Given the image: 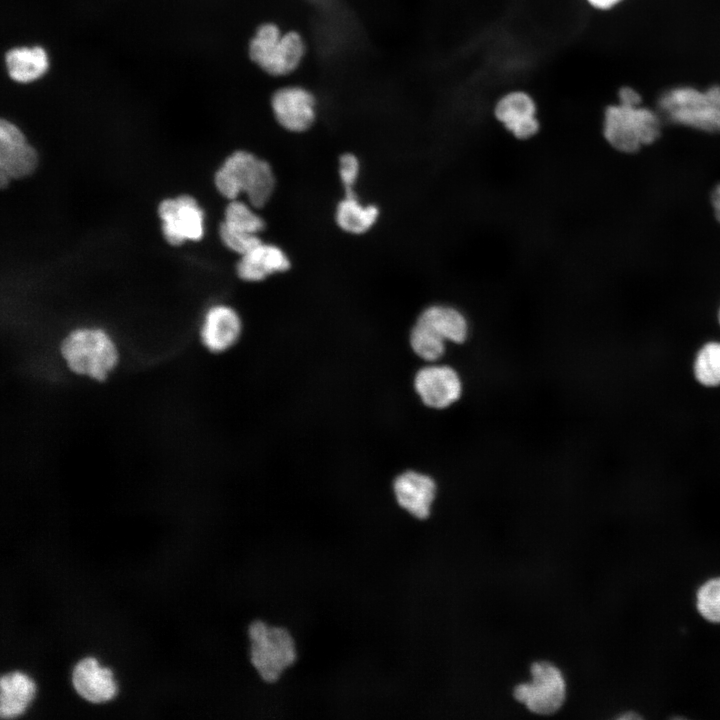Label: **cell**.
I'll return each instance as SVG.
<instances>
[{"mask_svg":"<svg viewBox=\"0 0 720 720\" xmlns=\"http://www.w3.org/2000/svg\"><path fill=\"white\" fill-rule=\"evenodd\" d=\"M214 183L218 192L229 200L244 193L254 208L267 204L275 189L270 164L248 151H235L216 171Z\"/></svg>","mask_w":720,"mask_h":720,"instance_id":"cell-1","label":"cell"},{"mask_svg":"<svg viewBox=\"0 0 720 720\" xmlns=\"http://www.w3.org/2000/svg\"><path fill=\"white\" fill-rule=\"evenodd\" d=\"M658 112L671 123L707 133H720V84L706 89L678 85L664 90Z\"/></svg>","mask_w":720,"mask_h":720,"instance_id":"cell-2","label":"cell"},{"mask_svg":"<svg viewBox=\"0 0 720 720\" xmlns=\"http://www.w3.org/2000/svg\"><path fill=\"white\" fill-rule=\"evenodd\" d=\"M602 133L614 149L634 153L659 138L661 115L642 104H608L603 112Z\"/></svg>","mask_w":720,"mask_h":720,"instance_id":"cell-3","label":"cell"},{"mask_svg":"<svg viewBox=\"0 0 720 720\" xmlns=\"http://www.w3.org/2000/svg\"><path fill=\"white\" fill-rule=\"evenodd\" d=\"M306 54L305 40L294 30L283 31L277 24H260L248 43L250 60L270 76L282 77L293 73Z\"/></svg>","mask_w":720,"mask_h":720,"instance_id":"cell-4","label":"cell"},{"mask_svg":"<svg viewBox=\"0 0 720 720\" xmlns=\"http://www.w3.org/2000/svg\"><path fill=\"white\" fill-rule=\"evenodd\" d=\"M61 354L70 370L103 381L118 362V352L109 335L101 329L72 331L61 344Z\"/></svg>","mask_w":720,"mask_h":720,"instance_id":"cell-5","label":"cell"},{"mask_svg":"<svg viewBox=\"0 0 720 720\" xmlns=\"http://www.w3.org/2000/svg\"><path fill=\"white\" fill-rule=\"evenodd\" d=\"M250 661L260 677L269 683L296 660L295 642L288 630L254 621L249 626Z\"/></svg>","mask_w":720,"mask_h":720,"instance_id":"cell-6","label":"cell"},{"mask_svg":"<svg viewBox=\"0 0 720 720\" xmlns=\"http://www.w3.org/2000/svg\"><path fill=\"white\" fill-rule=\"evenodd\" d=\"M530 672L531 681L515 687V699L536 714L557 712L566 698V682L561 671L555 665L541 661L533 663Z\"/></svg>","mask_w":720,"mask_h":720,"instance_id":"cell-7","label":"cell"},{"mask_svg":"<svg viewBox=\"0 0 720 720\" xmlns=\"http://www.w3.org/2000/svg\"><path fill=\"white\" fill-rule=\"evenodd\" d=\"M493 115L518 140H528L541 129L538 103L526 89L513 88L502 93L493 105Z\"/></svg>","mask_w":720,"mask_h":720,"instance_id":"cell-8","label":"cell"},{"mask_svg":"<svg viewBox=\"0 0 720 720\" xmlns=\"http://www.w3.org/2000/svg\"><path fill=\"white\" fill-rule=\"evenodd\" d=\"M162 232L168 243L198 241L204 235V213L197 201L189 195L163 200L158 207Z\"/></svg>","mask_w":720,"mask_h":720,"instance_id":"cell-9","label":"cell"},{"mask_svg":"<svg viewBox=\"0 0 720 720\" xmlns=\"http://www.w3.org/2000/svg\"><path fill=\"white\" fill-rule=\"evenodd\" d=\"M38 155L18 126L0 121V184L30 175L37 167Z\"/></svg>","mask_w":720,"mask_h":720,"instance_id":"cell-10","label":"cell"},{"mask_svg":"<svg viewBox=\"0 0 720 720\" xmlns=\"http://www.w3.org/2000/svg\"><path fill=\"white\" fill-rule=\"evenodd\" d=\"M316 98L297 85L277 89L271 97V109L278 124L294 133L308 130L316 119Z\"/></svg>","mask_w":720,"mask_h":720,"instance_id":"cell-11","label":"cell"},{"mask_svg":"<svg viewBox=\"0 0 720 720\" xmlns=\"http://www.w3.org/2000/svg\"><path fill=\"white\" fill-rule=\"evenodd\" d=\"M414 386L422 402L434 409L449 407L462 394L460 376L447 365L423 367L415 376Z\"/></svg>","mask_w":720,"mask_h":720,"instance_id":"cell-12","label":"cell"},{"mask_svg":"<svg viewBox=\"0 0 720 720\" xmlns=\"http://www.w3.org/2000/svg\"><path fill=\"white\" fill-rule=\"evenodd\" d=\"M393 489L398 504L411 515L426 519L436 495V483L428 475L406 471L394 481Z\"/></svg>","mask_w":720,"mask_h":720,"instance_id":"cell-13","label":"cell"},{"mask_svg":"<svg viewBox=\"0 0 720 720\" xmlns=\"http://www.w3.org/2000/svg\"><path fill=\"white\" fill-rule=\"evenodd\" d=\"M287 254L274 244L260 242L240 256L236 272L240 279L258 282L290 268Z\"/></svg>","mask_w":720,"mask_h":720,"instance_id":"cell-14","label":"cell"},{"mask_svg":"<svg viewBox=\"0 0 720 720\" xmlns=\"http://www.w3.org/2000/svg\"><path fill=\"white\" fill-rule=\"evenodd\" d=\"M72 683L81 697L93 703L112 699L117 690L111 671L100 667L92 657H86L75 665Z\"/></svg>","mask_w":720,"mask_h":720,"instance_id":"cell-15","label":"cell"},{"mask_svg":"<svg viewBox=\"0 0 720 720\" xmlns=\"http://www.w3.org/2000/svg\"><path fill=\"white\" fill-rule=\"evenodd\" d=\"M241 331L238 314L229 306L215 305L211 307L201 328L203 344L213 352H221L233 345Z\"/></svg>","mask_w":720,"mask_h":720,"instance_id":"cell-16","label":"cell"},{"mask_svg":"<svg viewBox=\"0 0 720 720\" xmlns=\"http://www.w3.org/2000/svg\"><path fill=\"white\" fill-rule=\"evenodd\" d=\"M9 78L19 84H29L42 78L49 69V56L40 45L9 49L4 56Z\"/></svg>","mask_w":720,"mask_h":720,"instance_id":"cell-17","label":"cell"},{"mask_svg":"<svg viewBox=\"0 0 720 720\" xmlns=\"http://www.w3.org/2000/svg\"><path fill=\"white\" fill-rule=\"evenodd\" d=\"M417 320L432 328L446 341L463 343L467 339L468 321L461 311L452 306L431 305L421 312Z\"/></svg>","mask_w":720,"mask_h":720,"instance_id":"cell-18","label":"cell"},{"mask_svg":"<svg viewBox=\"0 0 720 720\" xmlns=\"http://www.w3.org/2000/svg\"><path fill=\"white\" fill-rule=\"evenodd\" d=\"M35 685L21 672L5 674L0 679V716L13 718L20 715L33 698Z\"/></svg>","mask_w":720,"mask_h":720,"instance_id":"cell-19","label":"cell"},{"mask_svg":"<svg viewBox=\"0 0 720 720\" xmlns=\"http://www.w3.org/2000/svg\"><path fill=\"white\" fill-rule=\"evenodd\" d=\"M379 209L375 205H363L356 195L346 196L338 203L335 219L337 225L345 232L362 234L376 223Z\"/></svg>","mask_w":720,"mask_h":720,"instance_id":"cell-20","label":"cell"},{"mask_svg":"<svg viewBox=\"0 0 720 720\" xmlns=\"http://www.w3.org/2000/svg\"><path fill=\"white\" fill-rule=\"evenodd\" d=\"M250 203L238 199L230 200L224 211L221 224L233 230L257 234L265 228V222Z\"/></svg>","mask_w":720,"mask_h":720,"instance_id":"cell-21","label":"cell"},{"mask_svg":"<svg viewBox=\"0 0 720 720\" xmlns=\"http://www.w3.org/2000/svg\"><path fill=\"white\" fill-rule=\"evenodd\" d=\"M446 340L426 324L416 320L410 333V344L420 358L435 361L441 358L446 350Z\"/></svg>","mask_w":720,"mask_h":720,"instance_id":"cell-22","label":"cell"},{"mask_svg":"<svg viewBox=\"0 0 720 720\" xmlns=\"http://www.w3.org/2000/svg\"><path fill=\"white\" fill-rule=\"evenodd\" d=\"M696 380L706 386L720 385V342L706 343L697 353L694 362Z\"/></svg>","mask_w":720,"mask_h":720,"instance_id":"cell-23","label":"cell"},{"mask_svg":"<svg viewBox=\"0 0 720 720\" xmlns=\"http://www.w3.org/2000/svg\"><path fill=\"white\" fill-rule=\"evenodd\" d=\"M699 614L711 623H720V576L704 582L696 593Z\"/></svg>","mask_w":720,"mask_h":720,"instance_id":"cell-24","label":"cell"},{"mask_svg":"<svg viewBox=\"0 0 720 720\" xmlns=\"http://www.w3.org/2000/svg\"><path fill=\"white\" fill-rule=\"evenodd\" d=\"M219 236L223 244L231 251L240 256L248 252L262 240L257 234H251L233 230L221 224L219 227Z\"/></svg>","mask_w":720,"mask_h":720,"instance_id":"cell-25","label":"cell"},{"mask_svg":"<svg viewBox=\"0 0 720 720\" xmlns=\"http://www.w3.org/2000/svg\"><path fill=\"white\" fill-rule=\"evenodd\" d=\"M360 172L358 158L352 153H345L339 158V177L346 196L356 195L354 185Z\"/></svg>","mask_w":720,"mask_h":720,"instance_id":"cell-26","label":"cell"},{"mask_svg":"<svg viewBox=\"0 0 720 720\" xmlns=\"http://www.w3.org/2000/svg\"><path fill=\"white\" fill-rule=\"evenodd\" d=\"M617 102L626 105H641V94L631 86H621L617 91Z\"/></svg>","mask_w":720,"mask_h":720,"instance_id":"cell-27","label":"cell"},{"mask_svg":"<svg viewBox=\"0 0 720 720\" xmlns=\"http://www.w3.org/2000/svg\"><path fill=\"white\" fill-rule=\"evenodd\" d=\"M625 0H584L586 5L598 12H609L619 7Z\"/></svg>","mask_w":720,"mask_h":720,"instance_id":"cell-28","label":"cell"},{"mask_svg":"<svg viewBox=\"0 0 720 720\" xmlns=\"http://www.w3.org/2000/svg\"><path fill=\"white\" fill-rule=\"evenodd\" d=\"M711 199L715 216L720 222V184H718L713 190Z\"/></svg>","mask_w":720,"mask_h":720,"instance_id":"cell-29","label":"cell"},{"mask_svg":"<svg viewBox=\"0 0 720 720\" xmlns=\"http://www.w3.org/2000/svg\"><path fill=\"white\" fill-rule=\"evenodd\" d=\"M629 717H630V718H639L638 715H633V714H630ZM620 718L624 719V718H627V716H626V715H622Z\"/></svg>","mask_w":720,"mask_h":720,"instance_id":"cell-30","label":"cell"},{"mask_svg":"<svg viewBox=\"0 0 720 720\" xmlns=\"http://www.w3.org/2000/svg\"><path fill=\"white\" fill-rule=\"evenodd\" d=\"M719 323H720V311H719Z\"/></svg>","mask_w":720,"mask_h":720,"instance_id":"cell-31","label":"cell"}]
</instances>
